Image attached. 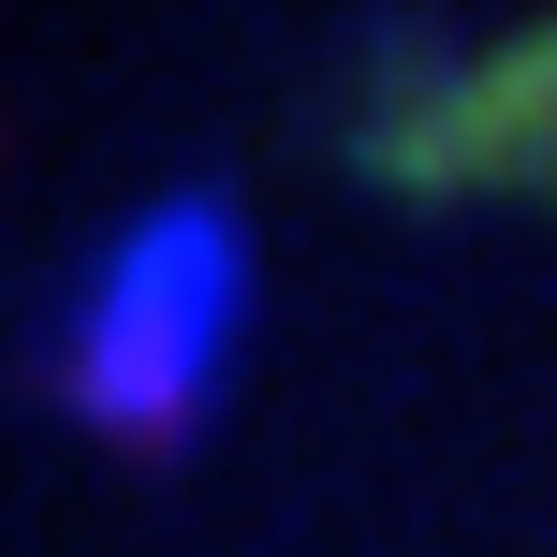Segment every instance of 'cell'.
I'll list each match as a JSON object with an SVG mask.
<instances>
[{"label": "cell", "mask_w": 557, "mask_h": 557, "mask_svg": "<svg viewBox=\"0 0 557 557\" xmlns=\"http://www.w3.org/2000/svg\"><path fill=\"white\" fill-rule=\"evenodd\" d=\"M250 352V206L162 191L103 235V264L59 308V411L103 441H191Z\"/></svg>", "instance_id": "6da1fadb"}, {"label": "cell", "mask_w": 557, "mask_h": 557, "mask_svg": "<svg viewBox=\"0 0 557 557\" xmlns=\"http://www.w3.org/2000/svg\"><path fill=\"white\" fill-rule=\"evenodd\" d=\"M396 117L411 133H367V162L396 191H543V162H557V29H529L470 88H425Z\"/></svg>", "instance_id": "7a4b0ae2"}]
</instances>
